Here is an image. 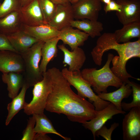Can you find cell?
I'll list each match as a JSON object with an SVG mask.
<instances>
[{"instance_id":"obj_1","label":"cell","mask_w":140,"mask_h":140,"mask_svg":"<svg viewBox=\"0 0 140 140\" xmlns=\"http://www.w3.org/2000/svg\"><path fill=\"white\" fill-rule=\"evenodd\" d=\"M52 87L45 108L47 111L65 115L70 121L83 123L96 115L97 111L92 103L75 94L59 69H48Z\"/></svg>"},{"instance_id":"obj_2","label":"cell","mask_w":140,"mask_h":140,"mask_svg":"<svg viewBox=\"0 0 140 140\" xmlns=\"http://www.w3.org/2000/svg\"><path fill=\"white\" fill-rule=\"evenodd\" d=\"M110 50H115L118 55L114 57L111 61L113 66L110 69L114 74L123 82L127 83L129 78L139 80L127 72L126 66L130 59L140 57V38L135 41L120 44L117 42L114 33H104L99 36L91 52L95 64L100 66L103 54Z\"/></svg>"},{"instance_id":"obj_3","label":"cell","mask_w":140,"mask_h":140,"mask_svg":"<svg viewBox=\"0 0 140 140\" xmlns=\"http://www.w3.org/2000/svg\"><path fill=\"white\" fill-rule=\"evenodd\" d=\"M114 57L109 53L105 65L100 69L96 68H87L82 69L81 73L82 77L91 85L97 94L102 92L107 93L109 86L120 87L123 82L113 73L110 67V63Z\"/></svg>"},{"instance_id":"obj_4","label":"cell","mask_w":140,"mask_h":140,"mask_svg":"<svg viewBox=\"0 0 140 140\" xmlns=\"http://www.w3.org/2000/svg\"><path fill=\"white\" fill-rule=\"evenodd\" d=\"M44 42L39 41L20 54L24 65L23 73L24 82L29 87L33 86L43 79V74L40 71L39 64L41 58V50Z\"/></svg>"},{"instance_id":"obj_5","label":"cell","mask_w":140,"mask_h":140,"mask_svg":"<svg viewBox=\"0 0 140 140\" xmlns=\"http://www.w3.org/2000/svg\"><path fill=\"white\" fill-rule=\"evenodd\" d=\"M61 71L69 85L76 89L78 94L85 99L88 98L89 101L93 105L96 110L103 109L110 103L109 101L101 99L94 92L90 84L82 77L80 70L71 71L67 68H65Z\"/></svg>"},{"instance_id":"obj_6","label":"cell","mask_w":140,"mask_h":140,"mask_svg":"<svg viewBox=\"0 0 140 140\" xmlns=\"http://www.w3.org/2000/svg\"><path fill=\"white\" fill-rule=\"evenodd\" d=\"M43 79L33 86V97L29 103H26L24 112L27 115L44 113L49 95L52 88V83L48 70L43 73Z\"/></svg>"},{"instance_id":"obj_7","label":"cell","mask_w":140,"mask_h":140,"mask_svg":"<svg viewBox=\"0 0 140 140\" xmlns=\"http://www.w3.org/2000/svg\"><path fill=\"white\" fill-rule=\"evenodd\" d=\"M101 2L100 0H79L72 4L74 19L97 20Z\"/></svg>"},{"instance_id":"obj_8","label":"cell","mask_w":140,"mask_h":140,"mask_svg":"<svg viewBox=\"0 0 140 140\" xmlns=\"http://www.w3.org/2000/svg\"><path fill=\"white\" fill-rule=\"evenodd\" d=\"M122 128L123 140H140V108H132L125 115Z\"/></svg>"},{"instance_id":"obj_9","label":"cell","mask_w":140,"mask_h":140,"mask_svg":"<svg viewBox=\"0 0 140 140\" xmlns=\"http://www.w3.org/2000/svg\"><path fill=\"white\" fill-rule=\"evenodd\" d=\"M125 111L117 109L112 103L103 109L97 111L96 116L89 121L82 124L86 128L90 130L92 132L94 140L96 139V131L109 119L112 118L113 116L118 114H124Z\"/></svg>"},{"instance_id":"obj_10","label":"cell","mask_w":140,"mask_h":140,"mask_svg":"<svg viewBox=\"0 0 140 140\" xmlns=\"http://www.w3.org/2000/svg\"><path fill=\"white\" fill-rule=\"evenodd\" d=\"M121 6L120 12L116 14L120 22L123 25L140 22V0H116Z\"/></svg>"},{"instance_id":"obj_11","label":"cell","mask_w":140,"mask_h":140,"mask_svg":"<svg viewBox=\"0 0 140 140\" xmlns=\"http://www.w3.org/2000/svg\"><path fill=\"white\" fill-rule=\"evenodd\" d=\"M19 12L22 24L24 25L33 26L47 24L45 21L38 0H33L21 7Z\"/></svg>"},{"instance_id":"obj_12","label":"cell","mask_w":140,"mask_h":140,"mask_svg":"<svg viewBox=\"0 0 140 140\" xmlns=\"http://www.w3.org/2000/svg\"><path fill=\"white\" fill-rule=\"evenodd\" d=\"M24 65L21 55L10 51H0V72L23 73Z\"/></svg>"},{"instance_id":"obj_13","label":"cell","mask_w":140,"mask_h":140,"mask_svg":"<svg viewBox=\"0 0 140 140\" xmlns=\"http://www.w3.org/2000/svg\"><path fill=\"white\" fill-rule=\"evenodd\" d=\"M74 20L72 4L68 3L57 5L55 13L48 23L59 31L71 26V23Z\"/></svg>"},{"instance_id":"obj_14","label":"cell","mask_w":140,"mask_h":140,"mask_svg":"<svg viewBox=\"0 0 140 140\" xmlns=\"http://www.w3.org/2000/svg\"><path fill=\"white\" fill-rule=\"evenodd\" d=\"M57 47L63 53V63L69 66L68 70L71 71L80 70L86 59L83 50L79 47L70 51L64 44L58 45Z\"/></svg>"},{"instance_id":"obj_15","label":"cell","mask_w":140,"mask_h":140,"mask_svg":"<svg viewBox=\"0 0 140 140\" xmlns=\"http://www.w3.org/2000/svg\"><path fill=\"white\" fill-rule=\"evenodd\" d=\"M89 35L84 32L69 26L60 31L58 37L63 44L68 45L73 51L83 45L88 39Z\"/></svg>"},{"instance_id":"obj_16","label":"cell","mask_w":140,"mask_h":140,"mask_svg":"<svg viewBox=\"0 0 140 140\" xmlns=\"http://www.w3.org/2000/svg\"><path fill=\"white\" fill-rule=\"evenodd\" d=\"M21 30L39 41L45 42L58 37L60 31L48 23L35 26H29L22 24Z\"/></svg>"},{"instance_id":"obj_17","label":"cell","mask_w":140,"mask_h":140,"mask_svg":"<svg viewBox=\"0 0 140 140\" xmlns=\"http://www.w3.org/2000/svg\"><path fill=\"white\" fill-rule=\"evenodd\" d=\"M6 36L14 48L20 54L40 41L21 30Z\"/></svg>"},{"instance_id":"obj_18","label":"cell","mask_w":140,"mask_h":140,"mask_svg":"<svg viewBox=\"0 0 140 140\" xmlns=\"http://www.w3.org/2000/svg\"><path fill=\"white\" fill-rule=\"evenodd\" d=\"M132 93V89L130 85L128 83L123 82L117 90L109 93L102 92L97 95L101 99L113 103L118 110H122V100L128 98Z\"/></svg>"},{"instance_id":"obj_19","label":"cell","mask_w":140,"mask_h":140,"mask_svg":"<svg viewBox=\"0 0 140 140\" xmlns=\"http://www.w3.org/2000/svg\"><path fill=\"white\" fill-rule=\"evenodd\" d=\"M22 23L19 10L0 18V33L6 35L20 30Z\"/></svg>"},{"instance_id":"obj_20","label":"cell","mask_w":140,"mask_h":140,"mask_svg":"<svg viewBox=\"0 0 140 140\" xmlns=\"http://www.w3.org/2000/svg\"><path fill=\"white\" fill-rule=\"evenodd\" d=\"M60 40L58 37L48 40L44 42L41 50L42 58L39 69L42 74L47 71L48 63L57 56V44Z\"/></svg>"},{"instance_id":"obj_21","label":"cell","mask_w":140,"mask_h":140,"mask_svg":"<svg viewBox=\"0 0 140 140\" xmlns=\"http://www.w3.org/2000/svg\"><path fill=\"white\" fill-rule=\"evenodd\" d=\"M22 73L11 72L2 75V81L7 85L8 95L11 99L18 94L19 89L24 84V76Z\"/></svg>"},{"instance_id":"obj_22","label":"cell","mask_w":140,"mask_h":140,"mask_svg":"<svg viewBox=\"0 0 140 140\" xmlns=\"http://www.w3.org/2000/svg\"><path fill=\"white\" fill-rule=\"evenodd\" d=\"M71 26L83 31L92 38L100 36L101 32L103 29V24L101 22L87 19H74L71 22Z\"/></svg>"},{"instance_id":"obj_23","label":"cell","mask_w":140,"mask_h":140,"mask_svg":"<svg viewBox=\"0 0 140 140\" xmlns=\"http://www.w3.org/2000/svg\"><path fill=\"white\" fill-rule=\"evenodd\" d=\"M114 33L116 41L118 43L129 42L134 38H140V22L123 25L122 28L116 30Z\"/></svg>"},{"instance_id":"obj_24","label":"cell","mask_w":140,"mask_h":140,"mask_svg":"<svg viewBox=\"0 0 140 140\" xmlns=\"http://www.w3.org/2000/svg\"><path fill=\"white\" fill-rule=\"evenodd\" d=\"M29 88L27 85L24 82L20 93L12 98V101L8 104L7 109L8 114L5 122L6 125H8L13 117L19 111L24 109L26 103L25 101V95Z\"/></svg>"},{"instance_id":"obj_25","label":"cell","mask_w":140,"mask_h":140,"mask_svg":"<svg viewBox=\"0 0 140 140\" xmlns=\"http://www.w3.org/2000/svg\"><path fill=\"white\" fill-rule=\"evenodd\" d=\"M32 115L36 121L34 131L36 133L53 134L65 140H71L70 138L64 136L58 132L54 127L50 120L44 113Z\"/></svg>"},{"instance_id":"obj_26","label":"cell","mask_w":140,"mask_h":140,"mask_svg":"<svg viewBox=\"0 0 140 140\" xmlns=\"http://www.w3.org/2000/svg\"><path fill=\"white\" fill-rule=\"evenodd\" d=\"M131 86L133 94V100L130 103L122 102L121 103L122 109L125 111H130L132 108H140V85L130 81L128 82Z\"/></svg>"},{"instance_id":"obj_27","label":"cell","mask_w":140,"mask_h":140,"mask_svg":"<svg viewBox=\"0 0 140 140\" xmlns=\"http://www.w3.org/2000/svg\"><path fill=\"white\" fill-rule=\"evenodd\" d=\"M45 21L48 23L54 16L57 5L51 0H38Z\"/></svg>"},{"instance_id":"obj_28","label":"cell","mask_w":140,"mask_h":140,"mask_svg":"<svg viewBox=\"0 0 140 140\" xmlns=\"http://www.w3.org/2000/svg\"><path fill=\"white\" fill-rule=\"evenodd\" d=\"M21 7L20 0H4L0 6V18Z\"/></svg>"},{"instance_id":"obj_29","label":"cell","mask_w":140,"mask_h":140,"mask_svg":"<svg viewBox=\"0 0 140 140\" xmlns=\"http://www.w3.org/2000/svg\"><path fill=\"white\" fill-rule=\"evenodd\" d=\"M36 121L32 116L29 118L27 120V123L25 129L23 132V137L22 140H34L36 133L34 131Z\"/></svg>"},{"instance_id":"obj_30","label":"cell","mask_w":140,"mask_h":140,"mask_svg":"<svg viewBox=\"0 0 140 140\" xmlns=\"http://www.w3.org/2000/svg\"><path fill=\"white\" fill-rule=\"evenodd\" d=\"M119 125L118 123L114 122L111 125L109 128L108 129L104 125L96 131V136L99 137L100 136L106 140H111L113 131Z\"/></svg>"},{"instance_id":"obj_31","label":"cell","mask_w":140,"mask_h":140,"mask_svg":"<svg viewBox=\"0 0 140 140\" xmlns=\"http://www.w3.org/2000/svg\"><path fill=\"white\" fill-rule=\"evenodd\" d=\"M10 51L18 53L12 45L6 36L0 33V51Z\"/></svg>"},{"instance_id":"obj_32","label":"cell","mask_w":140,"mask_h":140,"mask_svg":"<svg viewBox=\"0 0 140 140\" xmlns=\"http://www.w3.org/2000/svg\"><path fill=\"white\" fill-rule=\"evenodd\" d=\"M121 8V5L118 3L116 1L111 0L109 3L105 4L104 7V10L106 14L108 12L113 11L120 12Z\"/></svg>"},{"instance_id":"obj_33","label":"cell","mask_w":140,"mask_h":140,"mask_svg":"<svg viewBox=\"0 0 140 140\" xmlns=\"http://www.w3.org/2000/svg\"><path fill=\"white\" fill-rule=\"evenodd\" d=\"M52 139L46 134L37 133L34 136V140H51Z\"/></svg>"},{"instance_id":"obj_34","label":"cell","mask_w":140,"mask_h":140,"mask_svg":"<svg viewBox=\"0 0 140 140\" xmlns=\"http://www.w3.org/2000/svg\"><path fill=\"white\" fill-rule=\"evenodd\" d=\"M57 5L65 4L70 2V0H51Z\"/></svg>"},{"instance_id":"obj_35","label":"cell","mask_w":140,"mask_h":140,"mask_svg":"<svg viewBox=\"0 0 140 140\" xmlns=\"http://www.w3.org/2000/svg\"><path fill=\"white\" fill-rule=\"evenodd\" d=\"M33 0H20L21 7L25 6Z\"/></svg>"},{"instance_id":"obj_36","label":"cell","mask_w":140,"mask_h":140,"mask_svg":"<svg viewBox=\"0 0 140 140\" xmlns=\"http://www.w3.org/2000/svg\"><path fill=\"white\" fill-rule=\"evenodd\" d=\"M101 2L104 3L105 4H107L109 3L111 1V0H100Z\"/></svg>"},{"instance_id":"obj_37","label":"cell","mask_w":140,"mask_h":140,"mask_svg":"<svg viewBox=\"0 0 140 140\" xmlns=\"http://www.w3.org/2000/svg\"><path fill=\"white\" fill-rule=\"evenodd\" d=\"M79 0H70V2L71 4H73L77 2Z\"/></svg>"},{"instance_id":"obj_38","label":"cell","mask_w":140,"mask_h":140,"mask_svg":"<svg viewBox=\"0 0 140 140\" xmlns=\"http://www.w3.org/2000/svg\"><path fill=\"white\" fill-rule=\"evenodd\" d=\"M1 3H0V6L1 5Z\"/></svg>"},{"instance_id":"obj_39","label":"cell","mask_w":140,"mask_h":140,"mask_svg":"<svg viewBox=\"0 0 140 140\" xmlns=\"http://www.w3.org/2000/svg\"></svg>"}]
</instances>
